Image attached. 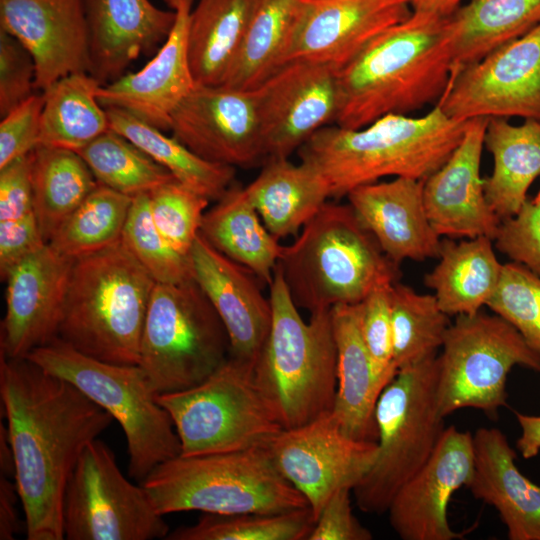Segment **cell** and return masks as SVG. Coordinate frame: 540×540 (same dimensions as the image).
<instances>
[{
    "label": "cell",
    "instance_id": "obj_56",
    "mask_svg": "<svg viewBox=\"0 0 540 540\" xmlns=\"http://www.w3.org/2000/svg\"><path fill=\"white\" fill-rule=\"evenodd\" d=\"M464 0H413L414 2H422V3H428L432 5H436L443 9L448 14L453 13L463 2Z\"/></svg>",
    "mask_w": 540,
    "mask_h": 540
},
{
    "label": "cell",
    "instance_id": "obj_43",
    "mask_svg": "<svg viewBox=\"0 0 540 540\" xmlns=\"http://www.w3.org/2000/svg\"><path fill=\"white\" fill-rule=\"evenodd\" d=\"M121 239L156 283L194 280L190 254L175 250L155 226L148 193L133 197Z\"/></svg>",
    "mask_w": 540,
    "mask_h": 540
},
{
    "label": "cell",
    "instance_id": "obj_53",
    "mask_svg": "<svg viewBox=\"0 0 540 540\" xmlns=\"http://www.w3.org/2000/svg\"><path fill=\"white\" fill-rule=\"evenodd\" d=\"M19 498L16 483L8 476L0 477V539L12 540L19 530L16 502Z\"/></svg>",
    "mask_w": 540,
    "mask_h": 540
},
{
    "label": "cell",
    "instance_id": "obj_41",
    "mask_svg": "<svg viewBox=\"0 0 540 540\" xmlns=\"http://www.w3.org/2000/svg\"><path fill=\"white\" fill-rule=\"evenodd\" d=\"M76 152L99 184L130 197L150 193L175 179L138 146L111 129Z\"/></svg>",
    "mask_w": 540,
    "mask_h": 540
},
{
    "label": "cell",
    "instance_id": "obj_54",
    "mask_svg": "<svg viewBox=\"0 0 540 540\" xmlns=\"http://www.w3.org/2000/svg\"><path fill=\"white\" fill-rule=\"evenodd\" d=\"M516 418L521 428L517 448L524 459L533 458L540 452V415H526L516 412Z\"/></svg>",
    "mask_w": 540,
    "mask_h": 540
},
{
    "label": "cell",
    "instance_id": "obj_24",
    "mask_svg": "<svg viewBox=\"0 0 540 540\" xmlns=\"http://www.w3.org/2000/svg\"><path fill=\"white\" fill-rule=\"evenodd\" d=\"M193 277L220 317L230 356L255 363L270 332L272 306L257 276L198 234L190 251Z\"/></svg>",
    "mask_w": 540,
    "mask_h": 540
},
{
    "label": "cell",
    "instance_id": "obj_40",
    "mask_svg": "<svg viewBox=\"0 0 540 540\" xmlns=\"http://www.w3.org/2000/svg\"><path fill=\"white\" fill-rule=\"evenodd\" d=\"M390 307L397 372L437 354L451 323L436 297L397 281L390 289Z\"/></svg>",
    "mask_w": 540,
    "mask_h": 540
},
{
    "label": "cell",
    "instance_id": "obj_27",
    "mask_svg": "<svg viewBox=\"0 0 540 540\" xmlns=\"http://www.w3.org/2000/svg\"><path fill=\"white\" fill-rule=\"evenodd\" d=\"M473 441L474 471L466 487L497 510L510 540H540V486L519 471L505 434L482 427Z\"/></svg>",
    "mask_w": 540,
    "mask_h": 540
},
{
    "label": "cell",
    "instance_id": "obj_28",
    "mask_svg": "<svg viewBox=\"0 0 540 540\" xmlns=\"http://www.w3.org/2000/svg\"><path fill=\"white\" fill-rule=\"evenodd\" d=\"M337 350V392L332 413L349 437L378 440L376 404L382 392L361 332V304L331 308Z\"/></svg>",
    "mask_w": 540,
    "mask_h": 540
},
{
    "label": "cell",
    "instance_id": "obj_26",
    "mask_svg": "<svg viewBox=\"0 0 540 540\" xmlns=\"http://www.w3.org/2000/svg\"><path fill=\"white\" fill-rule=\"evenodd\" d=\"M89 33L90 74L104 85L168 36L175 13L150 0H82Z\"/></svg>",
    "mask_w": 540,
    "mask_h": 540
},
{
    "label": "cell",
    "instance_id": "obj_31",
    "mask_svg": "<svg viewBox=\"0 0 540 540\" xmlns=\"http://www.w3.org/2000/svg\"><path fill=\"white\" fill-rule=\"evenodd\" d=\"M484 146L493 158L492 173L484 179L485 196L503 220L519 211L540 177V121L525 119L512 125L505 118H489Z\"/></svg>",
    "mask_w": 540,
    "mask_h": 540
},
{
    "label": "cell",
    "instance_id": "obj_8",
    "mask_svg": "<svg viewBox=\"0 0 540 540\" xmlns=\"http://www.w3.org/2000/svg\"><path fill=\"white\" fill-rule=\"evenodd\" d=\"M26 358L71 382L118 422L127 442L130 477L141 483L159 464L181 454L173 421L139 365L98 360L58 337Z\"/></svg>",
    "mask_w": 540,
    "mask_h": 540
},
{
    "label": "cell",
    "instance_id": "obj_36",
    "mask_svg": "<svg viewBox=\"0 0 540 540\" xmlns=\"http://www.w3.org/2000/svg\"><path fill=\"white\" fill-rule=\"evenodd\" d=\"M101 85L90 73L81 72L42 92L40 145L78 151L110 130L106 108L97 99Z\"/></svg>",
    "mask_w": 540,
    "mask_h": 540
},
{
    "label": "cell",
    "instance_id": "obj_12",
    "mask_svg": "<svg viewBox=\"0 0 540 540\" xmlns=\"http://www.w3.org/2000/svg\"><path fill=\"white\" fill-rule=\"evenodd\" d=\"M441 348L437 397L444 417L474 408L494 419L506 403L509 371L515 365L540 371V356L497 314L458 315Z\"/></svg>",
    "mask_w": 540,
    "mask_h": 540
},
{
    "label": "cell",
    "instance_id": "obj_38",
    "mask_svg": "<svg viewBox=\"0 0 540 540\" xmlns=\"http://www.w3.org/2000/svg\"><path fill=\"white\" fill-rule=\"evenodd\" d=\"M31 154L34 211L48 243L98 182L76 151L39 145Z\"/></svg>",
    "mask_w": 540,
    "mask_h": 540
},
{
    "label": "cell",
    "instance_id": "obj_37",
    "mask_svg": "<svg viewBox=\"0 0 540 540\" xmlns=\"http://www.w3.org/2000/svg\"><path fill=\"white\" fill-rule=\"evenodd\" d=\"M106 112L111 130L138 146L185 186L214 201L231 187L233 166L200 157L174 136L165 135L123 109L107 107Z\"/></svg>",
    "mask_w": 540,
    "mask_h": 540
},
{
    "label": "cell",
    "instance_id": "obj_35",
    "mask_svg": "<svg viewBox=\"0 0 540 540\" xmlns=\"http://www.w3.org/2000/svg\"><path fill=\"white\" fill-rule=\"evenodd\" d=\"M257 0H199L189 26V61L195 83L221 85Z\"/></svg>",
    "mask_w": 540,
    "mask_h": 540
},
{
    "label": "cell",
    "instance_id": "obj_15",
    "mask_svg": "<svg viewBox=\"0 0 540 540\" xmlns=\"http://www.w3.org/2000/svg\"><path fill=\"white\" fill-rule=\"evenodd\" d=\"M267 449L278 472L304 496L315 521L336 491L354 489L378 454L377 442L349 437L332 412L283 429Z\"/></svg>",
    "mask_w": 540,
    "mask_h": 540
},
{
    "label": "cell",
    "instance_id": "obj_49",
    "mask_svg": "<svg viewBox=\"0 0 540 540\" xmlns=\"http://www.w3.org/2000/svg\"><path fill=\"white\" fill-rule=\"evenodd\" d=\"M43 93H35L0 122V168L25 156L40 145Z\"/></svg>",
    "mask_w": 540,
    "mask_h": 540
},
{
    "label": "cell",
    "instance_id": "obj_1",
    "mask_svg": "<svg viewBox=\"0 0 540 540\" xmlns=\"http://www.w3.org/2000/svg\"><path fill=\"white\" fill-rule=\"evenodd\" d=\"M0 395L28 540H62L65 489L113 418L71 382L27 358H0Z\"/></svg>",
    "mask_w": 540,
    "mask_h": 540
},
{
    "label": "cell",
    "instance_id": "obj_6",
    "mask_svg": "<svg viewBox=\"0 0 540 540\" xmlns=\"http://www.w3.org/2000/svg\"><path fill=\"white\" fill-rule=\"evenodd\" d=\"M272 323L253 367L254 379L283 429L332 412L337 392V350L331 309L300 315L279 268L269 285Z\"/></svg>",
    "mask_w": 540,
    "mask_h": 540
},
{
    "label": "cell",
    "instance_id": "obj_19",
    "mask_svg": "<svg viewBox=\"0 0 540 540\" xmlns=\"http://www.w3.org/2000/svg\"><path fill=\"white\" fill-rule=\"evenodd\" d=\"M474 471L473 435L454 425L445 428L425 465L392 499L389 523L403 540H456L447 510L452 495L467 486Z\"/></svg>",
    "mask_w": 540,
    "mask_h": 540
},
{
    "label": "cell",
    "instance_id": "obj_42",
    "mask_svg": "<svg viewBox=\"0 0 540 540\" xmlns=\"http://www.w3.org/2000/svg\"><path fill=\"white\" fill-rule=\"evenodd\" d=\"M315 524L310 508L281 513L209 514L166 540H304Z\"/></svg>",
    "mask_w": 540,
    "mask_h": 540
},
{
    "label": "cell",
    "instance_id": "obj_5",
    "mask_svg": "<svg viewBox=\"0 0 540 540\" xmlns=\"http://www.w3.org/2000/svg\"><path fill=\"white\" fill-rule=\"evenodd\" d=\"M277 267L295 305L310 313L358 304L376 287L399 279V266L349 204L326 202L283 246Z\"/></svg>",
    "mask_w": 540,
    "mask_h": 540
},
{
    "label": "cell",
    "instance_id": "obj_4",
    "mask_svg": "<svg viewBox=\"0 0 540 540\" xmlns=\"http://www.w3.org/2000/svg\"><path fill=\"white\" fill-rule=\"evenodd\" d=\"M155 284L122 239L75 259L58 338L98 360L138 365Z\"/></svg>",
    "mask_w": 540,
    "mask_h": 540
},
{
    "label": "cell",
    "instance_id": "obj_16",
    "mask_svg": "<svg viewBox=\"0 0 540 540\" xmlns=\"http://www.w3.org/2000/svg\"><path fill=\"white\" fill-rule=\"evenodd\" d=\"M169 130L212 162L247 167L266 158L255 90L196 84L171 113Z\"/></svg>",
    "mask_w": 540,
    "mask_h": 540
},
{
    "label": "cell",
    "instance_id": "obj_13",
    "mask_svg": "<svg viewBox=\"0 0 540 540\" xmlns=\"http://www.w3.org/2000/svg\"><path fill=\"white\" fill-rule=\"evenodd\" d=\"M140 484L120 471L112 450L99 438L82 452L63 499L68 540H152L169 527Z\"/></svg>",
    "mask_w": 540,
    "mask_h": 540
},
{
    "label": "cell",
    "instance_id": "obj_46",
    "mask_svg": "<svg viewBox=\"0 0 540 540\" xmlns=\"http://www.w3.org/2000/svg\"><path fill=\"white\" fill-rule=\"evenodd\" d=\"M392 284L376 287L360 302L362 337L371 359L375 379L382 391L397 374L393 363L390 307Z\"/></svg>",
    "mask_w": 540,
    "mask_h": 540
},
{
    "label": "cell",
    "instance_id": "obj_30",
    "mask_svg": "<svg viewBox=\"0 0 540 540\" xmlns=\"http://www.w3.org/2000/svg\"><path fill=\"white\" fill-rule=\"evenodd\" d=\"M244 190L278 240L297 234L330 197L326 183L311 166L279 157L267 158Z\"/></svg>",
    "mask_w": 540,
    "mask_h": 540
},
{
    "label": "cell",
    "instance_id": "obj_2",
    "mask_svg": "<svg viewBox=\"0 0 540 540\" xmlns=\"http://www.w3.org/2000/svg\"><path fill=\"white\" fill-rule=\"evenodd\" d=\"M411 14L373 39L337 71L336 125L359 129L387 114H406L438 102L452 76L442 41L450 15L414 2Z\"/></svg>",
    "mask_w": 540,
    "mask_h": 540
},
{
    "label": "cell",
    "instance_id": "obj_39",
    "mask_svg": "<svg viewBox=\"0 0 540 540\" xmlns=\"http://www.w3.org/2000/svg\"><path fill=\"white\" fill-rule=\"evenodd\" d=\"M132 199L98 183L47 244L72 260L111 246L122 238Z\"/></svg>",
    "mask_w": 540,
    "mask_h": 540
},
{
    "label": "cell",
    "instance_id": "obj_10",
    "mask_svg": "<svg viewBox=\"0 0 540 540\" xmlns=\"http://www.w3.org/2000/svg\"><path fill=\"white\" fill-rule=\"evenodd\" d=\"M229 355L226 329L195 280L155 284L143 325L138 365L157 395L201 383Z\"/></svg>",
    "mask_w": 540,
    "mask_h": 540
},
{
    "label": "cell",
    "instance_id": "obj_34",
    "mask_svg": "<svg viewBox=\"0 0 540 540\" xmlns=\"http://www.w3.org/2000/svg\"><path fill=\"white\" fill-rule=\"evenodd\" d=\"M304 0H257L221 85L255 90L283 64Z\"/></svg>",
    "mask_w": 540,
    "mask_h": 540
},
{
    "label": "cell",
    "instance_id": "obj_11",
    "mask_svg": "<svg viewBox=\"0 0 540 540\" xmlns=\"http://www.w3.org/2000/svg\"><path fill=\"white\" fill-rule=\"evenodd\" d=\"M254 364L229 357L201 383L157 395L185 456L267 446L283 430L256 385Z\"/></svg>",
    "mask_w": 540,
    "mask_h": 540
},
{
    "label": "cell",
    "instance_id": "obj_32",
    "mask_svg": "<svg viewBox=\"0 0 540 540\" xmlns=\"http://www.w3.org/2000/svg\"><path fill=\"white\" fill-rule=\"evenodd\" d=\"M492 242L485 236L460 242L441 240L439 263L424 282L448 316L478 313L495 292L503 264Z\"/></svg>",
    "mask_w": 540,
    "mask_h": 540
},
{
    "label": "cell",
    "instance_id": "obj_45",
    "mask_svg": "<svg viewBox=\"0 0 540 540\" xmlns=\"http://www.w3.org/2000/svg\"><path fill=\"white\" fill-rule=\"evenodd\" d=\"M487 306L513 325L540 356V277L524 265L503 264Z\"/></svg>",
    "mask_w": 540,
    "mask_h": 540
},
{
    "label": "cell",
    "instance_id": "obj_21",
    "mask_svg": "<svg viewBox=\"0 0 540 540\" xmlns=\"http://www.w3.org/2000/svg\"><path fill=\"white\" fill-rule=\"evenodd\" d=\"M0 29L31 53L39 92L67 75L90 73L82 0H0Z\"/></svg>",
    "mask_w": 540,
    "mask_h": 540
},
{
    "label": "cell",
    "instance_id": "obj_44",
    "mask_svg": "<svg viewBox=\"0 0 540 540\" xmlns=\"http://www.w3.org/2000/svg\"><path fill=\"white\" fill-rule=\"evenodd\" d=\"M155 226L178 252L189 255L209 199L172 179L148 193Z\"/></svg>",
    "mask_w": 540,
    "mask_h": 540
},
{
    "label": "cell",
    "instance_id": "obj_3",
    "mask_svg": "<svg viewBox=\"0 0 540 540\" xmlns=\"http://www.w3.org/2000/svg\"><path fill=\"white\" fill-rule=\"evenodd\" d=\"M469 121L452 119L436 103L421 117L391 113L359 129L325 126L297 151L330 197L340 198L387 176L424 181L446 162Z\"/></svg>",
    "mask_w": 540,
    "mask_h": 540
},
{
    "label": "cell",
    "instance_id": "obj_52",
    "mask_svg": "<svg viewBox=\"0 0 540 540\" xmlns=\"http://www.w3.org/2000/svg\"><path fill=\"white\" fill-rule=\"evenodd\" d=\"M36 215L0 222V275L46 245Z\"/></svg>",
    "mask_w": 540,
    "mask_h": 540
},
{
    "label": "cell",
    "instance_id": "obj_55",
    "mask_svg": "<svg viewBox=\"0 0 540 540\" xmlns=\"http://www.w3.org/2000/svg\"><path fill=\"white\" fill-rule=\"evenodd\" d=\"M0 468L1 474L12 477L14 476V456L12 447L9 441L7 427L0 425Z\"/></svg>",
    "mask_w": 540,
    "mask_h": 540
},
{
    "label": "cell",
    "instance_id": "obj_14",
    "mask_svg": "<svg viewBox=\"0 0 540 540\" xmlns=\"http://www.w3.org/2000/svg\"><path fill=\"white\" fill-rule=\"evenodd\" d=\"M454 120L540 121V23L452 74L437 102Z\"/></svg>",
    "mask_w": 540,
    "mask_h": 540
},
{
    "label": "cell",
    "instance_id": "obj_48",
    "mask_svg": "<svg viewBox=\"0 0 540 540\" xmlns=\"http://www.w3.org/2000/svg\"><path fill=\"white\" fill-rule=\"evenodd\" d=\"M35 62L14 36L0 29L1 118L35 94Z\"/></svg>",
    "mask_w": 540,
    "mask_h": 540
},
{
    "label": "cell",
    "instance_id": "obj_9",
    "mask_svg": "<svg viewBox=\"0 0 540 540\" xmlns=\"http://www.w3.org/2000/svg\"><path fill=\"white\" fill-rule=\"evenodd\" d=\"M438 355L403 367L376 404L378 454L352 490L359 509L383 514L400 490L428 461L446 428L437 397Z\"/></svg>",
    "mask_w": 540,
    "mask_h": 540
},
{
    "label": "cell",
    "instance_id": "obj_22",
    "mask_svg": "<svg viewBox=\"0 0 540 540\" xmlns=\"http://www.w3.org/2000/svg\"><path fill=\"white\" fill-rule=\"evenodd\" d=\"M194 0H165L174 24L155 56L139 71L101 85L97 99L104 107L123 109L165 131L170 115L196 85L189 61V26Z\"/></svg>",
    "mask_w": 540,
    "mask_h": 540
},
{
    "label": "cell",
    "instance_id": "obj_7",
    "mask_svg": "<svg viewBox=\"0 0 540 540\" xmlns=\"http://www.w3.org/2000/svg\"><path fill=\"white\" fill-rule=\"evenodd\" d=\"M140 484L161 515L281 513L309 507L275 468L267 446L178 455L155 467Z\"/></svg>",
    "mask_w": 540,
    "mask_h": 540
},
{
    "label": "cell",
    "instance_id": "obj_33",
    "mask_svg": "<svg viewBox=\"0 0 540 540\" xmlns=\"http://www.w3.org/2000/svg\"><path fill=\"white\" fill-rule=\"evenodd\" d=\"M199 234L270 285L283 245L266 228L244 188L232 186L203 216Z\"/></svg>",
    "mask_w": 540,
    "mask_h": 540
},
{
    "label": "cell",
    "instance_id": "obj_51",
    "mask_svg": "<svg viewBox=\"0 0 540 540\" xmlns=\"http://www.w3.org/2000/svg\"><path fill=\"white\" fill-rule=\"evenodd\" d=\"M351 489L336 491L319 513L307 540H371L372 533L354 516Z\"/></svg>",
    "mask_w": 540,
    "mask_h": 540
},
{
    "label": "cell",
    "instance_id": "obj_47",
    "mask_svg": "<svg viewBox=\"0 0 540 540\" xmlns=\"http://www.w3.org/2000/svg\"><path fill=\"white\" fill-rule=\"evenodd\" d=\"M493 241L513 262L540 277V188L514 216L501 220Z\"/></svg>",
    "mask_w": 540,
    "mask_h": 540
},
{
    "label": "cell",
    "instance_id": "obj_23",
    "mask_svg": "<svg viewBox=\"0 0 540 540\" xmlns=\"http://www.w3.org/2000/svg\"><path fill=\"white\" fill-rule=\"evenodd\" d=\"M488 119L470 120L446 162L423 181L427 216L440 237L496 236L501 219L486 199L480 175Z\"/></svg>",
    "mask_w": 540,
    "mask_h": 540
},
{
    "label": "cell",
    "instance_id": "obj_20",
    "mask_svg": "<svg viewBox=\"0 0 540 540\" xmlns=\"http://www.w3.org/2000/svg\"><path fill=\"white\" fill-rule=\"evenodd\" d=\"M73 262L46 244L9 270L1 355L26 358L58 337Z\"/></svg>",
    "mask_w": 540,
    "mask_h": 540
},
{
    "label": "cell",
    "instance_id": "obj_18",
    "mask_svg": "<svg viewBox=\"0 0 540 540\" xmlns=\"http://www.w3.org/2000/svg\"><path fill=\"white\" fill-rule=\"evenodd\" d=\"M412 2L304 0L284 64L311 61L338 71L373 39L406 19L412 12Z\"/></svg>",
    "mask_w": 540,
    "mask_h": 540
},
{
    "label": "cell",
    "instance_id": "obj_29",
    "mask_svg": "<svg viewBox=\"0 0 540 540\" xmlns=\"http://www.w3.org/2000/svg\"><path fill=\"white\" fill-rule=\"evenodd\" d=\"M540 23V0H468L451 13L442 40L452 74Z\"/></svg>",
    "mask_w": 540,
    "mask_h": 540
},
{
    "label": "cell",
    "instance_id": "obj_50",
    "mask_svg": "<svg viewBox=\"0 0 540 540\" xmlns=\"http://www.w3.org/2000/svg\"><path fill=\"white\" fill-rule=\"evenodd\" d=\"M31 170V152L0 168V222L35 214Z\"/></svg>",
    "mask_w": 540,
    "mask_h": 540
},
{
    "label": "cell",
    "instance_id": "obj_25",
    "mask_svg": "<svg viewBox=\"0 0 540 540\" xmlns=\"http://www.w3.org/2000/svg\"><path fill=\"white\" fill-rule=\"evenodd\" d=\"M364 226L396 265L404 260L437 258L441 239L433 229L423 200V181L395 177L359 186L347 194Z\"/></svg>",
    "mask_w": 540,
    "mask_h": 540
},
{
    "label": "cell",
    "instance_id": "obj_17",
    "mask_svg": "<svg viewBox=\"0 0 540 540\" xmlns=\"http://www.w3.org/2000/svg\"><path fill=\"white\" fill-rule=\"evenodd\" d=\"M255 92L266 159L289 158L315 132L335 122L337 71L329 65L287 62Z\"/></svg>",
    "mask_w": 540,
    "mask_h": 540
}]
</instances>
